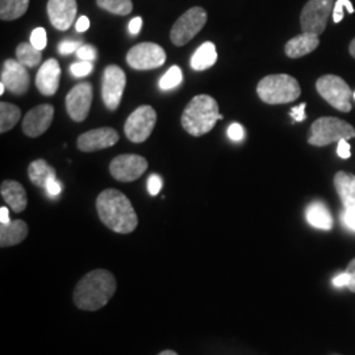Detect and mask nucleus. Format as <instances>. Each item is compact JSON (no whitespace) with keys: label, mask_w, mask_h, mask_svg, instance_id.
<instances>
[{"label":"nucleus","mask_w":355,"mask_h":355,"mask_svg":"<svg viewBox=\"0 0 355 355\" xmlns=\"http://www.w3.org/2000/svg\"><path fill=\"white\" fill-rule=\"evenodd\" d=\"M96 211L103 224L116 233L128 234L139 225V217L133 205L120 191H103L96 199Z\"/></svg>","instance_id":"1"},{"label":"nucleus","mask_w":355,"mask_h":355,"mask_svg":"<svg viewBox=\"0 0 355 355\" xmlns=\"http://www.w3.org/2000/svg\"><path fill=\"white\" fill-rule=\"evenodd\" d=\"M116 292L114 274L98 268L89 271L78 282L74 290V304L83 311H98L107 304Z\"/></svg>","instance_id":"2"},{"label":"nucleus","mask_w":355,"mask_h":355,"mask_svg":"<svg viewBox=\"0 0 355 355\" xmlns=\"http://www.w3.org/2000/svg\"><path fill=\"white\" fill-rule=\"evenodd\" d=\"M220 120L218 104L209 95H198L192 98L182 114V127L193 137L209 133Z\"/></svg>","instance_id":"3"},{"label":"nucleus","mask_w":355,"mask_h":355,"mask_svg":"<svg viewBox=\"0 0 355 355\" xmlns=\"http://www.w3.org/2000/svg\"><path fill=\"white\" fill-rule=\"evenodd\" d=\"M257 94L266 104H287L300 98L302 87L293 76L274 74L261 79L257 86Z\"/></svg>","instance_id":"4"},{"label":"nucleus","mask_w":355,"mask_h":355,"mask_svg":"<svg viewBox=\"0 0 355 355\" xmlns=\"http://www.w3.org/2000/svg\"><path fill=\"white\" fill-rule=\"evenodd\" d=\"M355 137V128L337 117H320L308 133V144L312 146H328L331 142L352 140Z\"/></svg>","instance_id":"5"},{"label":"nucleus","mask_w":355,"mask_h":355,"mask_svg":"<svg viewBox=\"0 0 355 355\" xmlns=\"http://www.w3.org/2000/svg\"><path fill=\"white\" fill-rule=\"evenodd\" d=\"M316 89L320 96L336 110L341 112L352 111V99L354 98V94L343 78L331 74L322 76L316 82Z\"/></svg>","instance_id":"6"},{"label":"nucleus","mask_w":355,"mask_h":355,"mask_svg":"<svg viewBox=\"0 0 355 355\" xmlns=\"http://www.w3.org/2000/svg\"><path fill=\"white\" fill-rule=\"evenodd\" d=\"M208 20V15L202 7H192L183 13L171 28L170 38L175 46H183L195 37Z\"/></svg>","instance_id":"7"},{"label":"nucleus","mask_w":355,"mask_h":355,"mask_svg":"<svg viewBox=\"0 0 355 355\" xmlns=\"http://www.w3.org/2000/svg\"><path fill=\"white\" fill-rule=\"evenodd\" d=\"M157 123V112L150 105H141L125 121L124 132L128 140L135 144L145 142L150 137Z\"/></svg>","instance_id":"8"},{"label":"nucleus","mask_w":355,"mask_h":355,"mask_svg":"<svg viewBox=\"0 0 355 355\" xmlns=\"http://www.w3.org/2000/svg\"><path fill=\"white\" fill-rule=\"evenodd\" d=\"M333 10V0H308L300 15L302 31L322 35Z\"/></svg>","instance_id":"9"},{"label":"nucleus","mask_w":355,"mask_h":355,"mask_svg":"<svg viewBox=\"0 0 355 355\" xmlns=\"http://www.w3.org/2000/svg\"><path fill=\"white\" fill-rule=\"evenodd\" d=\"M127 62L135 70H153L164 66L166 51L154 42H142L128 51Z\"/></svg>","instance_id":"10"},{"label":"nucleus","mask_w":355,"mask_h":355,"mask_svg":"<svg viewBox=\"0 0 355 355\" xmlns=\"http://www.w3.org/2000/svg\"><path fill=\"white\" fill-rule=\"evenodd\" d=\"M127 85L124 70L116 64L107 66L103 73L102 96L104 105L110 111H116L123 99Z\"/></svg>","instance_id":"11"},{"label":"nucleus","mask_w":355,"mask_h":355,"mask_svg":"<svg viewBox=\"0 0 355 355\" xmlns=\"http://www.w3.org/2000/svg\"><path fill=\"white\" fill-rule=\"evenodd\" d=\"M148 161L137 154H121L114 157L110 165L111 175L119 182H133L148 170Z\"/></svg>","instance_id":"12"},{"label":"nucleus","mask_w":355,"mask_h":355,"mask_svg":"<svg viewBox=\"0 0 355 355\" xmlns=\"http://www.w3.org/2000/svg\"><path fill=\"white\" fill-rule=\"evenodd\" d=\"M92 104V86L89 82H80L66 96V110L69 116L76 121L82 123L87 119L89 108Z\"/></svg>","instance_id":"13"},{"label":"nucleus","mask_w":355,"mask_h":355,"mask_svg":"<svg viewBox=\"0 0 355 355\" xmlns=\"http://www.w3.org/2000/svg\"><path fill=\"white\" fill-rule=\"evenodd\" d=\"M0 82L13 95H24L31 86V78L26 66L17 60H7L3 64Z\"/></svg>","instance_id":"14"},{"label":"nucleus","mask_w":355,"mask_h":355,"mask_svg":"<svg viewBox=\"0 0 355 355\" xmlns=\"http://www.w3.org/2000/svg\"><path fill=\"white\" fill-rule=\"evenodd\" d=\"M119 133L114 128H98L80 135L76 141V146L80 152L92 153L103 150L116 145Z\"/></svg>","instance_id":"15"},{"label":"nucleus","mask_w":355,"mask_h":355,"mask_svg":"<svg viewBox=\"0 0 355 355\" xmlns=\"http://www.w3.org/2000/svg\"><path fill=\"white\" fill-rule=\"evenodd\" d=\"M53 117L54 107L51 104H40L26 114L23 121V132L28 137H40L51 127Z\"/></svg>","instance_id":"16"},{"label":"nucleus","mask_w":355,"mask_h":355,"mask_svg":"<svg viewBox=\"0 0 355 355\" xmlns=\"http://www.w3.org/2000/svg\"><path fill=\"white\" fill-rule=\"evenodd\" d=\"M46 10L51 26L58 31H67L76 21V0H49Z\"/></svg>","instance_id":"17"},{"label":"nucleus","mask_w":355,"mask_h":355,"mask_svg":"<svg viewBox=\"0 0 355 355\" xmlns=\"http://www.w3.org/2000/svg\"><path fill=\"white\" fill-rule=\"evenodd\" d=\"M61 78V66L57 60L51 58L45 61L38 70L36 76V86L37 89L45 96H51L57 92L60 87Z\"/></svg>","instance_id":"18"},{"label":"nucleus","mask_w":355,"mask_h":355,"mask_svg":"<svg viewBox=\"0 0 355 355\" xmlns=\"http://www.w3.org/2000/svg\"><path fill=\"white\" fill-rule=\"evenodd\" d=\"M318 45H320V38L318 35L303 32L302 35L295 36L286 44L284 53L287 57L296 60L316 51Z\"/></svg>","instance_id":"19"},{"label":"nucleus","mask_w":355,"mask_h":355,"mask_svg":"<svg viewBox=\"0 0 355 355\" xmlns=\"http://www.w3.org/2000/svg\"><path fill=\"white\" fill-rule=\"evenodd\" d=\"M0 193L4 202L12 208L13 212L20 214L26 209L28 204L26 191L19 182L4 180L0 186Z\"/></svg>","instance_id":"20"},{"label":"nucleus","mask_w":355,"mask_h":355,"mask_svg":"<svg viewBox=\"0 0 355 355\" xmlns=\"http://www.w3.org/2000/svg\"><path fill=\"white\" fill-rule=\"evenodd\" d=\"M334 187L345 209H355V175L338 171L334 177Z\"/></svg>","instance_id":"21"},{"label":"nucleus","mask_w":355,"mask_h":355,"mask_svg":"<svg viewBox=\"0 0 355 355\" xmlns=\"http://www.w3.org/2000/svg\"><path fill=\"white\" fill-rule=\"evenodd\" d=\"M28 236V225L23 220H13L0 225V246L10 248L24 241Z\"/></svg>","instance_id":"22"},{"label":"nucleus","mask_w":355,"mask_h":355,"mask_svg":"<svg viewBox=\"0 0 355 355\" xmlns=\"http://www.w3.org/2000/svg\"><path fill=\"white\" fill-rule=\"evenodd\" d=\"M217 62V51L215 44L207 41L202 44L191 58V67L196 71H204Z\"/></svg>","instance_id":"23"},{"label":"nucleus","mask_w":355,"mask_h":355,"mask_svg":"<svg viewBox=\"0 0 355 355\" xmlns=\"http://www.w3.org/2000/svg\"><path fill=\"white\" fill-rule=\"evenodd\" d=\"M28 177L35 186L45 189L49 180L57 178V173L45 159H36L28 167Z\"/></svg>","instance_id":"24"},{"label":"nucleus","mask_w":355,"mask_h":355,"mask_svg":"<svg viewBox=\"0 0 355 355\" xmlns=\"http://www.w3.org/2000/svg\"><path fill=\"white\" fill-rule=\"evenodd\" d=\"M306 220L315 228L330 230L333 227V218L325 204L315 202L306 208Z\"/></svg>","instance_id":"25"},{"label":"nucleus","mask_w":355,"mask_h":355,"mask_svg":"<svg viewBox=\"0 0 355 355\" xmlns=\"http://www.w3.org/2000/svg\"><path fill=\"white\" fill-rule=\"evenodd\" d=\"M29 7V0H0V19L12 21L20 19Z\"/></svg>","instance_id":"26"},{"label":"nucleus","mask_w":355,"mask_h":355,"mask_svg":"<svg viewBox=\"0 0 355 355\" xmlns=\"http://www.w3.org/2000/svg\"><path fill=\"white\" fill-rule=\"evenodd\" d=\"M21 110L11 103H0V133L11 130L20 120Z\"/></svg>","instance_id":"27"},{"label":"nucleus","mask_w":355,"mask_h":355,"mask_svg":"<svg viewBox=\"0 0 355 355\" xmlns=\"http://www.w3.org/2000/svg\"><path fill=\"white\" fill-rule=\"evenodd\" d=\"M42 54L31 42H21L16 48V60L26 67H36L41 62Z\"/></svg>","instance_id":"28"},{"label":"nucleus","mask_w":355,"mask_h":355,"mask_svg":"<svg viewBox=\"0 0 355 355\" xmlns=\"http://www.w3.org/2000/svg\"><path fill=\"white\" fill-rule=\"evenodd\" d=\"M96 4L102 10L117 16H127L133 10L132 0H96Z\"/></svg>","instance_id":"29"},{"label":"nucleus","mask_w":355,"mask_h":355,"mask_svg":"<svg viewBox=\"0 0 355 355\" xmlns=\"http://www.w3.org/2000/svg\"><path fill=\"white\" fill-rule=\"evenodd\" d=\"M183 80V74L179 66H171L165 76L161 78L159 80V87L164 91L175 89Z\"/></svg>","instance_id":"30"},{"label":"nucleus","mask_w":355,"mask_h":355,"mask_svg":"<svg viewBox=\"0 0 355 355\" xmlns=\"http://www.w3.org/2000/svg\"><path fill=\"white\" fill-rule=\"evenodd\" d=\"M345 8L347 10V12L354 13V7H353V4H352L350 0H337V1L334 3L333 21H334L336 24H338L340 21H343V16H345V12H343Z\"/></svg>","instance_id":"31"},{"label":"nucleus","mask_w":355,"mask_h":355,"mask_svg":"<svg viewBox=\"0 0 355 355\" xmlns=\"http://www.w3.org/2000/svg\"><path fill=\"white\" fill-rule=\"evenodd\" d=\"M94 71V64L89 61H80L70 66V73L71 76L76 78H82V76H89Z\"/></svg>","instance_id":"32"},{"label":"nucleus","mask_w":355,"mask_h":355,"mask_svg":"<svg viewBox=\"0 0 355 355\" xmlns=\"http://www.w3.org/2000/svg\"><path fill=\"white\" fill-rule=\"evenodd\" d=\"M46 31L44 28H36L31 35V44L38 51H42L46 46Z\"/></svg>","instance_id":"33"},{"label":"nucleus","mask_w":355,"mask_h":355,"mask_svg":"<svg viewBox=\"0 0 355 355\" xmlns=\"http://www.w3.org/2000/svg\"><path fill=\"white\" fill-rule=\"evenodd\" d=\"M76 57L80 60V61H89L92 62L96 60L98 57V51L94 45H82L78 51H76Z\"/></svg>","instance_id":"34"},{"label":"nucleus","mask_w":355,"mask_h":355,"mask_svg":"<svg viewBox=\"0 0 355 355\" xmlns=\"http://www.w3.org/2000/svg\"><path fill=\"white\" fill-rule=\"evenodd\" d=\"M82 41H71V40H64L60 45H58V51L62 55H67L71 54L74 51H78L82 46Z\"/></svg>","instance_id":"35"},{"label":"nucleus","mask_w":355,"mask_h":355,"mask_svg":"<svg viewBox=\"0 0 355 355\" xmlns=\"http://www.w3.org/2000/svg\"><path fill=\"white\" fill-rule=\"evenodd\" d=\"M162 184H164L162 178L159 177L158 174H153V175H150L149 179H148V191H149V193H150L152 196L158 195L159 191L162 189Z\"/></svg>","instance_id":"36"},{"label":"nucleus","mask_w":355,"mask_h":355,"mask_svg":"<svg viewBox=\"0 0 355 355\" xmlns=\"http://www.w3.org/2000/svg\"><path fill=\"white\" fill-rule=\"evenodd\" d=\"M245 136V130L242 128L241 124L239 123H233L230 127L228 128V137L232 141H241Z\"/></svg>","instance_id":"37"},{"label":"nucleus","mask_w":355,"mask_h":355,"mask_svg":"<svg viewBox=\"0 0 355 355\" xmlns=\"http://www.w3.org/2000/svg\"><path fill=\"white\" fill-rule=\"evenodd\" d=\"M305 107H306V104L302 103L300 105H296V107L291 108L290 116L295 120V123H302V121H304L305 119H306Z\"/></svg>","instance_id":"38"},{"label":"nucleus","mask_w":355,"mask_h":355,"mask_svg":"<svg viewBox=\"0 0 355 355\" xmlns=\"http://www.w3.org/2000/svg\"><path fill=\"white\" fill-rule=\"evenodd\" d=\"M45 190H46V192L49 193V196H51V198H55V196H58V195L61 193V191H62V186H61V183H60V182L57 180V178H55V179H51V180H49V183L46 184Z\"/></svg>","instance_id":"39"},{"label":"nucleus","mask_w":355,"mask_h":355,"mask_svg":"<svg viewBox=\"0 0 355 355\" xmlns=\"http://www.w3.org/2000/svg\"><path fill=\"white\" fill-rule=\"evenodd\" d=\"M337 154L340 158L347 159L352 157V149L347 140L338 141V146H337Z\"/></svg>","instance_id":"40"},{"label":"nucleus","mask_w":355,"mask_h":355,"mask_svg":"<svg viewBox=\"0 0 355 355\" xmlns=\"http://www.w3.org/2000/svg\"><path fill=\"white\" fill-rule=\"evenodd\" d=\"M346 274L349 275V290L355 293V258L350 261V263L346 267Z\"/></svg>","instance_id":"41"},{"label":"nucleus","mask_w":355,"mask_h":355,"mask_svg":"<svg viewBox=\"0 0 355 355\" xmlns=\"http://www.w3.org/2000/svg\"><path fill=\"white\" fill-rule=\"evenodd\" d=\"M343 224L355 232V209H345L343 214Z\"/></svg>","instance_id":"42"},{"label":"nucleus","mask_w":355,"mask_h":355,"mask_svg":"<svg viewBox=\"0 0 355 355\" xmlns=\"http://www.w3.org/2000/svg\"><path fill=\"white\" fill-rule=\"evenodd\" d=\"M142 19L141 17H135V19H132L130 20V23H129V32L132 33V35H139L140 33L141 28H142Z\"/></svg>","instance_id":"43"},{"label":"nucleus","mask_w":355,"mask_h":355,"mask_svg":"<svg viewBox=\"0 0 355 355\" xmlns=\"http://www.w3.org/2000/svg\"><path fill=\"white\" fill-rule=\"evenodd\" d=\"M91 23H89V19L87 16H80L78 20H76V28L78 32H86L89 29Z\"/></svg>","instance_id":"44"},{"label":"nucleus","mask_w":355,"mask_h":355,"mask_svg":"<svg viewBox=\"0 0 355 355\" xmlns=\"http://www.w3.org/2000/svg\"><path fill=\"white\" fill-rule=\"evenodd\" d=\"M333 284H334L336 287H345V286H347V284H349V275L346 274V271L343 272V274H340V275H337V277L333 279Z\"/></svg>","instance_id":"45"},{"label":"nucleus","mask_w":355,"mask_h":355,"mask_svg":"<svg viewBox=\"0 0 355 355\" xmlns=\"http://www.w3.org/2000/svg\"><path fill=\"white\" fill-rule=\"evenodd\" d=\"M10 221H11V220H10L8 208L1 207V208H0V223H1V224H7V223H10Z\"/></svg>","instance_id":"46"},{"label":"nucleus","mask_w":355,"mask_h":355,"mask_svg":"<svg viewBox=\"0 0 355 355\" xmlns=\"http://www.w3.org/2000/svg\"><path fill=\"white\" fill-rule=\"evenodd\" d=\"M349 51H350V54H352V57L355 58V37L352 42H350V46H349Z\"/></svg>","instance_id":"47"},{"label":"nucleus","mask_w":355,"mask_h":355,"mask_svg":"<svg viewBox=\"0 0 355 355\" xmlns=\"http://www.w3.org/2000/svg\"><path fill=\"white\" fill-rule=\"evenodd\" d=\"M158 355H178L175 352H173V350H165V352H162V353H159Z\"/></svg>","instance_id":"48"},{"label":"nucleus","mask_w":355,"mask_h":355,"mask_svg":"<svg viewBox=\"0 0 355 355\" xmlns=\"http://www.w3.org/2000/svg\"><path fill=\"white\" fill-rule=\"evenodd\" d=\"M4 91H6V86L3 83H0V95H3Z\"/></svg>","instance_id":"49"},{"label":"nucleus","mask_w":355,"mask_h":355,"mask_svg":"<svg viewBox=\"0 0 355 355\" xmlns=\"http://www.w3.org/2000/svg\"><path fill=\"white\" fill-rule=\"evenodd\" d=\"M354 99H355V92H354Z\"/></svg>","instance_id":"50"}]
</instances>
